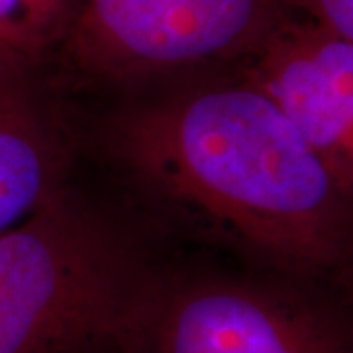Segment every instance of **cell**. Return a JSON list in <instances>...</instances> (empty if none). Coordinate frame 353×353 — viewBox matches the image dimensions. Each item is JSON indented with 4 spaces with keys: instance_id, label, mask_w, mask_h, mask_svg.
<instances>
[{
    "instance_id": "obj_1",
    "label": "cell",
    "mask_w": 353,
    "mask_h": 353,
    "mask_svg": "<svg viewBox=\"0 0 353 353\" xmlns=\"http://www.w3.org/2000/svg\"><path fill=\"white\" fill-rule=\"evenodd\" d=\"M112 143L143 189L261 271L336 285L353 273V194L245 77L130 108Z\"/></svg>"
},
{
    "instance_id": "obj_5",
    "label": "cell",
    "mask_w": 353,
    "mask_h": 353,
    "mask_svg": "<svg viewBox=\"0 0 353 353\" xmlns=\"http://www.w3.org/2000/svg\"><path fill=\"white\" fill-rule=\"evenodd\" d=\"M241 77L267 92L353 194V43L290 14L241 61Z\"/></svg>"
},
{
    "instance_id": "obj_7",
    "label": "cell",
    "mask_w": 353,
    "mask_h": 353,
    "mask_svg": "<svg viewBox=\"0 0 353 353\" xmlns=\"http://www.w3.org/2000/svg\"><path fill=\"white\" fill-rule=\"evenodd\" d=\"M0 43L34 57L46 48L34 30L26 0H0Z\"/></svg>"
},
{
    "instance_id": "obj_10",
    "label": "cell",
    "mask_w": 353,
    "mask_h": 353,
    "mask_svg": "<svg viewBox=\"0 0 353 353\" xmlns=\"http://www.w3.org/2000/svg\"><path fill=\"white\" fill-rule=\"evenodd\" d=\"M343 290H345V299H347V306H350V322H352V338H353V273L347 275L340 283Z\"/></svg>"
},
{
    "instance_id": "obj_3",
    "label": "cell",
    "mask_w": 353,
    "mask_h": 353,
    "mask_svg": "<svg viewBox=\"0 0 353 353\" xmlns=\"http://www.w3.org/2000/svg\"><path fill=\"white\" fill-rule=\"evenodd\" d=\"M136 265L67 190L0 234V353H87Z\"/></svg>"
},
{
    "instance_id": "obj_4",
    "label": "cell",
    "mask_w": 353,
    "mask_h": 353,
    "mask_svg": "<svg viewBox=\"0 0 353 353\" xmlns=\"http://www.w3.org/2000/svg\"><path fill=\"white\" fill-rule=\"evenodd\" d=\"M290 14L281 0H85L73 46L112 77L245 61Z\"/></svg>"
},
{
    "instance_id": "obj_8",
    "label": "cell",
    "mask_w": 353,
    "mask_h": 353,
    "mask_svg": "<svg viewBox=\"0 0 353 353\" xmlns=\"http://www.w3.org/2000/svg\"><path fill=\"white\" fill-rule=\"evenodd\" d=\"M289 10L353 43V0H281Z\"/></svg>"
},
{
    "instance_id": "obj_9",
    "label": "cell",
    "mask_w": 353,
    "mask_h": 353,
    "mask_svg": "<svg viewBox=\"0 0 353 353\" xmlns=\"http://www.w3.org/2000/svg\"><path fill=\"white\" fill-rule=\"evenodd\" d=\"M36 34L48 48L55 38L63 34L71 0H26Z\"/></svg>"
},
{
    "instance_id": "obj_6",
    "label": "cell",
    "mask_w": 353,
    "mask_h": 353,
    "mask_svg": "<svg viewBox=\"0 0 353 353\" xmlns=\"http://www.w3.org/2000/svg\"><path fill=\"white\" fill-rule=\"evenodd\" d=\"M34 61L0 43V234L65 190L67 150Z\"/></svg>"
},
{
    "instance_id": "obj_2",
    "label": "cell",
    "mask_w": 353,
    "mask_h": 353,
    "mask_svg": "<svg viewBox=\"0 0 353 353\" xmlns=\"http://www.w3.org/2000/svg\"><path fill=\"white\" fill-rule=\"evenodd\" d=\"M88 353H353L350 306L336 283L136 267Z\"/></svg>"
}]
</instances>
